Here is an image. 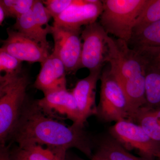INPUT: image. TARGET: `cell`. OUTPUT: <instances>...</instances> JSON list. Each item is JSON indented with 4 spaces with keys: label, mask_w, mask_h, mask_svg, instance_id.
<instances>
[{
    "label": "cell",
    "mask_w": 160,
    "mask_h": 160,
    "mask_svg": "<svg viewBox=\"0 0 160 160\" xmlns=\"http://www.w3.org/2000/svg\"><path fill=\"white\" fill-rule=\"evenodd\" d=\"M19 148L32 145L46 146L66 158L68 150L75 148L91 160L95 139L85 127L67 126L47 115L36 102L26 103L11 138Z\"/></svg>",
    "instance_id": "cell-1"
},
{
    "label": "cell",
    "mask_w": 160,
    "mask_h": 160,
    "mask_svg": "<svg viewBox=\"0 0 160 160\" xmlns=\"http://www.w3.org/2000/svg\"><path fill=\"white\" fill-rule=\"evenodd\" d=\"M106 62L122 87L129 102V119L146 103L145 75L147 55L130 48L123 40L108 36Z\"/></svg>",
    "instance_id": "cell-2"
},
{
    "label": "cell",
    "mask_w": 160,
    "mask_h": 160,
    "mask_svg": "<svg viewBox=\"0 0 160 160\" xmlns=\"http://www.w3.org/2000/svg\"><path fill=\"white\" fill-rule=\"evenodd\" d=\"M28 77L22 71L0 77V142L6 146L17 126L27 103Z\"/></svg>",
    "instance_id": "cell-3"
},
{
    "label": "cell",
    "mask_w": 160,
    "mask_h": 160,
    "mask_svg": "<svg viewBox=\"0 0 160 160\" xmlns=\"http://www.w3.org/2000/svg\"><path fill=\"white\" fill-rule=\"evenodd\" d=\"M148 0H103L99 22L108 34L128 43Z\"/></svg>",
    "instance_id": "cell-4"
},
{
    "label": "cell",
    "mask_w": 160,
    "mask_h": 160,
    "mask_svg": "<svg viewBox=\"0 0 160 160\" xmlns=\"http://www.w3.org/2000/svg\"><path fill=\"white\" fill-rule=\"evenodd\" d=\"M100 80V101L96 116L105 123L129 119L128 99L122 87L109 68L102 70Z\"/></svg>",
    "instance_id": "cell-5"
},
{
    "label": "cell",
    "mask_w": 160,
    "mask_h": 160,
    "mask_svg": "<svg viewBox=\"0 0 160 160\" xmlns=\"http://www.w3.org/2000/svg\"><path fill=\"white\" fill-rule=\"evenodd\" d=\"M109 134L128 151L136 150L144 160H156L160 143L151 138L139 125L129 119L116 122Z\"/></svg>",
    "instance_id": "cell-6"
},
{
    "label": "cell",
    "mask_w": 160,
    "mask_h": 160,
    "mask_svg": "<svg viewBox=\"0 0 160 160\" xmlns=\"http://www.w3.org/2000/svg\"><path fill=\"white\" fill-rule=\"evenodd\" d=\"M109 34L97 22L85 26L81 32L82 42L79 69L102 71L106 63Z\"/></svg>",
    "instance_id": "cell-7"
},
{
    "label": "cell",
    "mask_w": 160,
    "mask_h": 160,
    "mask_svg": "<svg viewBox=\"0 0 160 160\" xmlns=\"http://www.w3.org/2000/svg\"><path fill=\"white\" fill-rule=\"evenodd\" d=\"M82 31L81 29L52 26L51 34L54 42L52 53L62 61L67 72H75L78 70L82 46Z\"/></svg>",
    "instance_id": "cell-8"
},
{
    "label": "cell",
    "mask_w": 160,
    "mask_h": 160,
    "mask_svg": "<svg viewBox=\"0 0 160 160\" xmlns=\"http://www.w3.org/2000/svg\"><path fill=\"white\" fill-rule=\"evenodd\" d=\"M6 31L8 36L0 49L20 61L41 64L50 55L48 49L12 28Z\"/></svg>",
    "instance_id": "cell-9"
},
{
    "label": "cell",
    "mask_w": 160,
    "mask_h": 160,
    "mask_svg": "<svg viewBox=\"0 0 160 160\" xmlns=\"http://www.w3.org/2000/svg\"><path fill=\"white\" fill-rule=\"evenodd\" d=\"M103 11L102 1L77 0L66 11L54 19V26L72 29H81L97 22Z\"/></svg>",
    "instance_id": "cell-10"
},
{
    "label": "cell",
    "mask_w": 160,
    "mask_h": 160,
    "mask_svg": "<svg viewBox=\"0 0 160 160\" xmlns=\"http://www.w3.org/2000/svg\"><path fill=\"white\" fill-rule=\"evenodd\" d=\"M42 98L36 101L40 109L47 115L60 120H70L72 124L77 123L79 118L75 99L72 92L67 89H60L44 95Z\"/></svg>",
    "instance_id": "cell-11"
},
{
    "label": "cell",
    "mask_w": 160,
    "mask_h": 160,
    "mask_svg": "<svg viewBox=\"0 0 160 160\" xmlns=\"http://www.w3.org/2000/svg\"><path fill=\"white\" fill-rule=\"evenodd\" d=\"M102 71L89 72L88 76L78 80L71 91L75 99L79 115L77 123L72 125L85 127L87 119L92 116L96 115L97 85Z\"/></svg>",
    "instance_id": "cell-12"
},
{
    "label": "cell",
    "mask_w": 160,
    "mask_h": 160,
    "mask_svg": "<svg viewBox=\"0 0 160 160\" xmlns=\"http://www.w3.org/2000/svg\"><path fill=\"white\" fill-rule=\"evenodd\" d=\"M35 81L34 87L46 94L66 89V69L62 62L53 53L43 62Z\"/></svg>",
    "instance_id": "cell-13"
},
{
    "label": "cell",
    "mask_w": 160,
    "mask_h": 160,
    "mask_svg": "<svg viewBox=\"0 0 160 160\" xmlns=\"http://www.w3.org/2000/svg\"><path fill=\"white\" fill-rule=\"evenodd\" d=\"M145 75L146 105L152 109H160V66L157 56L148 55Z\"/></svg>",
    "instance_id": "cell-14"
},
{
    "label": "cell",
    "mask_w": 160,
    "mask_h": 160,
    "mask_svg": "<svg viewBox=\"0 0 160 160\" xmlns=\"http://www.w3.org/2000/svg\"><path fill=\"white\" fill-rule=\"evenodd\" d=\"M52 26L46 28L40 26L35 21L31 9L16 18L12 28L49 50V45L47 36V35L51 34Z\"/></svg>",
    "instance_id": "cell-15"
},
{
    "label": "cell",
    "mask_w": 160,
    "mask_h": 160,
    "mask_svg": "<svg viewBox=\"0 0 160 160\" xmlns=\"http://www.w3.org/2000/svg\"><path fill=\"white\" fill-rule=\"evenodd\" d=\"M93 155L106 160H144L131 154L108 133L95 139Z\"/></svg>",
    "instance_id": "cell-16"
},
{
    "label": "cell",
    "mask_w": 160,
    "mask_h": 160,
    "mask_svg": "<svg viewBox=\"0 0 160 160\" xmlns=\"http://www.w3.org/2000/svg\"><path fill=\"white\" fill-rule=\"evenodd\" d=\"M130 121L141 126L152 139L160 143V109L143 106L137 111Z\"/></svg>",
    "instance_id": "cell-17"
},
{
    "label": "cell",
    "mask_w": 160,
    "mask_h": 160,
    "mask_svg": "<svg viewBox=\"0 0 160 160\" xmlns=\"http://www.w3.org/2000/svg\"><path fill=\"white\" fill-rule=\"evenodd\" d=\"M128 44L131 45L130 48L138 51L160 49V21L132 36Z\"/></svg>",
    "instance_id": "cell-18"
},
{
    "label": "cell",
    "mask_w": 160,
    "mask_h": 160,
    "mask_svg": "<svg viewBox=\"0 0 160 160\" xmlns=\"http://www.w3.org/2000/svg\"><path fill=\"white\" fill-rule=\"evenodd\" d=\"M160 21V0H148L137 20L133 35L138 34L147 26Z\"/></svg>",
    "instance_id": "cell-19"
},
{
    "label": "cell",
    "mask_w": 160,
    "mask_h": 160,
    "mask_svg": "<svg viewBox=\"0 0 160 160\" xmlns=\"http://www.w3.org/2000/svg\"><path fill=\"white\" fill-rule=\"evenodd\" d=\"M18 147L26 160H64L54 150L46 146L34 144Z\"/></svg>",
    "instance_id": "cell-20"
},
{
    "label": "cell",
    "mask_w": 160,
    "mask_h": 160,
    "mask_svg": "<svg viewBox=\"0 0 160 160\" xmlns=\"http://www.w3.org/2000/svg\"><path fill=\"white\" fill-rule=\"evenodd\" d=\"M34 2L35 0H1L0 6L6 10L8 17L17 18L30 11Z\"/></svg>",
    "instance_id": "cell-21"
},
{
    "label": "cell",
    "mask_w": 160,
    "mask_h": 160,
    "mask_svg": "<svg viewBox=\"0 0 160 160\" xmlns=\"http://www.w3.org/2000/svg\"><path fill=\"white\" fill-rule=\"evenodd\" d=\"M22 61L0 49V71L4 74H13L22 71Z\"/></svg>",
    "instance_id": "cell-22"
},
{
    "label": "cell",
    "mask_w": 160,
    "mask_h": 160,
    "mask_svg": "<svg viewBox=\"0 0 160 160\" xmlns=\"http://www.w3.org/2000/svg\"><path fill=\"white\" fill-rule=\"evenodd\" d=\"M31 10L35 21L40 26L46 28L51 26L49 25V22L52 17L44 5L43 1L35 0Z\"/></svg>",
    "instance_id": "cell-23"
},
{
    "label": "cell",
    "mask_w": 160,
    "mask_h": 160,
    "mask_svg": "<svg viewBox=\"0 0 160 160\" xmlns=\"http://www.w3.org/2000/svg\"><path fill=\"white\" fill-rule=\"evenodd\" d=\"M77 0H46L43 1L53 19L60 15L72 5L75 4Z\"/></svg>",
    "instance_id": "cell-24"
},
{
    "label": "cell",
    "mask_w": 160,
    "mask_h": 160,
    "mask_svg": "<svg viewBox=\"0 0 160 160\" xmlns=\"http://www.w3.org/2000/svg\"><path fill=\"white\" fill-rule=\"evenodd\" d=\"M0 160H11L9 146H1Z\"/></svg>",
    "instance_id": "cell-25"
},
{
    "label": "cell",
    "mask_w": 160,
    "mask_h": 160,
    "mask_svg": "<svg viewBox=\"0 0 160 160\" xmlns=\"http://www.w3.org/2000/svg\"><path fill=\"white\" fill-rule=\"evenodd\" d=\"M11 160H26L21 153L18 147L10 151Z\"/></svg>",
    "instance_id": "cell-26"
},
{
    "label": "cell",
    "mask_w": 160,
    "mask_h": 160,
    "mask_svg": "<svg viewBox=\"0 0 160 160\" xmlns=\"http://www.w3.org/2000/svg\"><path fill=\"white\" fill-rule=\"evenodd\" d=\"M8 17L7 12L2 6H0V24L2 25L6 18Z\"/></svg>",
    "instance_id": "cell-27"
},
{
    "label": "cell",
    "mask_w": 160,
    "mask_h": 160,
    "mask_svg": "<svg viewBox=\"0 0 160 160\" xmlns=\"http://www.w3.org/2000/svg\"><path fill=\"white\" fill-rule=\"evenodd\" d=\"M66 160H86L76 155L69 154V152H67L66 155Z\"/></svg>",
    "instance_id": "cell-28"
},
{
    "label": "cell",
    "mask_w": 160,
    "mask_h": 160,
    "mask_svg": "<svg viewBox=\"0 0 160 160\" xmlns=\"http://www.w3.org/2000/svg\"><path fill=\"white\" fill-rule=\"evenodd\" d=\"M91 160H106L105 159L99 157L97 156L93 155L92 156V158Z\"/></svg>",
    "instance_id": "cell-29"
},
{
    "label": "cell",
    "mask_w": 160,
    "mask_h": 160,
    "mask_svg": "<svg viewBox=\"0 0 160 160\" xmlns=\"http://www.w3.org/2000/svg\"><path fill=\"white\" fill-rule=\"evenodd\" d=\"M156 61L158 64L160 66V53L158 56V57L156 58Z\"/></svg>",
    "instance_id": "cell-30"
},
{
    "label": "cell",
    "mask_w": 160,
    "mask_h": 160,
    "mask_svg": "<svg viewBox=\"0 0 160 160\" xmlns=\"http://www.w3.org/2000/svg\"><path fill=\"white\" fill-rule=\"evenodd\" d=\"M156 160H160V152L158 154L157 156Z\"/></svg>",
    "instance_id": "cell-31"
}]
</instances>
